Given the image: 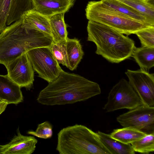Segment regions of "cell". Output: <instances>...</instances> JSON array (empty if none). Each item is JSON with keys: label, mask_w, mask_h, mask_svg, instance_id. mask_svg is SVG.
<instances>
[{"label": "cell", "mask_w": 154, "mask_h": 154, "mask_svg": "<svg viewBox=\"0 0 154 154\" xmlns=\"http://www.w3.org/2000/svg\"><path fill=\"white\" fill-rule=\"evenodd\" d=\"M7 75L21 88L29 90L34 81V70L26 53L8 63L5 66Z\"/></svg>", "instance_id": "cell-10"}, {"label": "cell", "mask_w": 154, "mask_h": 154, "mask_svg": "<svg viewBox=\"0 0 154 154\" xmlns=\"http://www.w3.org/2000/svg\"><path fill=\"white\" fill-rule=\"evenodd\" d=\"M38 76L48 83L54 80L63 70L54 58L50 47H38L26 52Z\"/></svg>", "instance_id": "cell-6"}, {"label": "cell", "mask_w": 154, "mask_h": 154, "mask_svg": "<svg viewBox=\"0 0 154 154\" xmlns=\"http://www.w3.org/2000/svg\"><path fill=\"white\" fill-rule=\"evenodd\" d=\"M64 14H57L50 18L51 31L53 41L54 42H66L68 38L64 20Z\"/></svg>", "instance_id": "cell-19"}, {"label": "cell", "mask_w": 154, "mask_h": 154, "mask_svg": "<svg viewBox=\"0 0 154 154\" xmlns=\"http://www.w3.org/2000/svg\"><path fill=\"white\" fill-rule=\"evenodd\" d=\"M66 42H54L53 41L50 47L58 63L68 68L69 63L66 50Z\"/></svg>", "instance_id": "cell-24"}, {"label": "cell", "mask_w": 154, "mask_h": 154, "mask_svg": "<svg viewBox=\"0 0 154 154\" xmlns=\"http://www.w3.org/2000/svg\"><path fill=\"white\" fill-rule=\"evenodd\" d=\"M143 104L137 94L124 79H120L110 90L103 109L106 112L119 109L131 110Z\"/></svg>", "instance_id": "cell-7"}, {"label": "cell", "mask_w": 154, "mask_h": 154, "mask_svg": "<svg viewBox=\"0 0 154 154\" xmlns=\"http://www.w3.org/2000/svg\"><path fill=\"white\" fill-rule=\"evenodd\" d=\"M53 39L43 33L23 26L21 18L0 34V64L5 66L23 54L34 48L50 47Z\"/></svg>", "instance_id": "cell-2"}, {"label": "cell", "mask_w": 154, "mask_h": 154, "mask_svg": "<svg viewBox=\"0 0 154 154\" xmlns=\"http://www.w3.org/2000/svg\"><path fill=\"white\" fill-rule=\"evenodd\" d=\"M85 10L86 18L89 20L104 24L127 36L152 26L114 10L101 0L89 2Z\"/></svg>", "instance_id": "cell-5"}, {"label": "cell", "mask_w": 154, "mask_h": 154, "mask_svg": "<svg viewBox=\"0 0 154 154\" xmlns=\"http://www.w3.org/2000/svg\"><path fill=\"white\" fill-rule=\"evenodd\" d=\"M56 149L60 154H111L97 133L77 124L59 131Z\"/></svg>", "instance_id": "cell-4"}, {"label": "cell", "mask_w": 154, "mask_h": 154, "mask_svg": "<svg viewBox=\"0 0 154 154\" xmlns=\"http://www.w3.org/2000/svg\"><path fill=\"white\" fill-rule=\"evenodd\" d=\"M147 134L135 128L126 127L114 129L110 134L113 138L125 144H131L146 136Z\"/></svg>", "instance_id": "cell-21"}, {"label": "cell", "mask_w": 154, "mask_h": 154, "mask_svg": "<svg viewBox=\"0 0 154 154\" xmlns=\"http://www.w3.org/2000/svg\"><path fill=\"white\" fill-rule=\"evenodd\" d=\"M135 152L149 153L154 151V132L147 134L141 138L131 143Z\"/></svg>", "instance_id": "cell-23"}, {"label": "cell", "mask_w": 154, "mask_h": 154, "mask_svg": "<svg viewBox=\"0 0 154 154\" xmlns=\"http://www.w3.org/2000/svg\"><path fill=\"white\" fill-rule=\"evenodd\" d=\"M69 63L68 68L73 71L76 69L84 54L82 46L78 39L68 38L66 42Z\"/></svg>", "instance_id": "cell-17"}, {"label": "cell", "mask_w": 154, "mask_h": 154, "mask_svg": "<svg viewBox=\"0 0 154 154\" xmlns=\"http://www.w3.org/2000/svg\"><path fill=\"white\" fill-rule=\"evenodd\" d=\"M125 74L128 82L142 101L143 104L154 106V74L140 69H128Z\"/></svg>", "instance_id": "cell-9"}, {"label": "cell", "mask_w": 154, "mask_h": 154, "mask_svg": "<svg viewBox=\"0 0 154 154\" xmlns=\"http://www.w3.org/2000/svg\"><path fill=\"white\" fill-rule=\"evenodd\" d=\"M114 10L147 25L154 26V20L118 0H101Z\"/></svg>", "instance_id": "cell-15"}, {"label": "cell", "mask_w": 154, "mask_h": 154, "mask_svg": "<svg viewBox=\"0 0 154 154\" xmlns=\"http://www.w3.org/2000/svg\"><path fill=\"white\" fill-rule=\"evenodd\" d=\"M131 56L140 69L148 71L154 66V48L135 47Z\"/></svg>", "instance_id": "cell-18"}, {"label": "cell", "mask_w": 154, "mask_h": 154, "mask_svg": "<svg viewBox=\"0 0 154 154\" xmlns=\"http://www.w3.org/2000/svg\"><path fill=\"white\" fill-rule=\"evenodd\" d=\"M87 41L96 46V53L108 61L119 63L131 56L135 48L134 41L108 26L89 20Z\"/></svg>", "instance_id": "cell-3"}, {"label": "cell", "mask_w": 154, "mask_h": 154, "mask_svg": "<svg viewBox=\"0 0 154 154\" xmlns=\"http://www.w3.org/2000/svg\"><path fill=\"white\" fill-rule=\"evenodd\" d=\"M31 0L35 10L50 18L56 14L67 12L74 3V0Z\"/></svg>", "instance_id": "cell-12"}, {"label": "cell", "mask_w": 154, "mask_h": 154, "mask_svg": "<svg viewBox=\"0 0 154 154\" xmlns=\"http://www.w3.org/2000/svg\"><path fill=\"white\" fill-rule=\"evenodd\" d=\"M154 20V6L144 0H118Z\"/></svg>", "instance_id": "cell-22"}, {"label": "cell", "mask_w": 154, "mask_h": 154, "mask_svg": "<svg viewBox=\"0 0 154 154\" xmlns=\"http://www.w3.org/2000/svg\"><path fill=\"white\" fill-rule=\"evenodd\" d=\"M33 8L31 0H11L6 24L20 20L25 12Z\"/></svg>", "instance_id": "cell-20"}, {"label": "cell", "mask_w": 154, "mask_h": 154, "mask_svg": "<svg viewBox=\"0 0 154 154\" xmlns=\"http://www.w3.org/2000/svg\"><path fill=\"white\" fill-rule=\"evenodd\" d=\"M142 46L154 48V26L148 27L136 32Z\"/></svg>", "instance_id": "cell-25"}, {"label": "cell", "mask_w": 154, "mask_h": 154, "mask_svg": "<svg viewBox=\"0 0 154 154\" xmlns=\"http://www.w3.org/2000/svg\"><path fill=\"white\" fill-rule=\"evenodd\" d=\"M8 104L6 102L0 101V115L5 111Z\"/></svg>", "instance_id": "cell-28"}, {"label": "cell", "mask_w": 154, "mask_h": 154, "mask_svg": "<svg viewBox=\"0 0 154 154\" xmlns=\"http://www.w3.org/2000/svg\"><path fill=\"white\" fill-rule=\"evenodd\" d=\"M117 121L123 128L129 127L147 134L154 132V106L142 104L121 114Z\"/></svg>", "instance_id": "cell-8"}, {"label": "cell", "mask_w": 154, "mask_h": 154, "mask_svg": "<svg viewBox=\"0 0 154 154\" xmlns=\"http://www.w3.org/2000/svg\"><path fill=\"white\" fill-rule=\"evenodd\" d=\"M20 88L7 75H0V101L16 105L22 102L23 97Z\"/></svg>", "instance_id": "cell-14"}, {"label": "cell", "mask_w": 154, "mask_h": 154, "mask_svg": "<svg viewBox=\"0 0 154 154\" xmlns=\"http://www.w3.org/2000/svg\"><path fill=\"white\" fill-rule=\"evenodd\" d=\"M100 140L111 154H134L130 144H125L112 138L109 134L98 131Z\"/></svg>", "instance_id": "cell-16"}, {"label": "cell", "mask_w": 154, "mask_h": 154, "mask_svg": "<svg viewBox=\"0 0 154 154\" xmlns=\"http://www.w3.org/2000/svg\"><path fill=\"white\" fill-rule=\"evenodd\" d=\"M11 0H0V33L7 27L6 20Z\"/></svg>", "instance_id": "cell-27"}, {"label": "cell", "mask_w": 154, "mask_h": 154, "mask_svg": "<svg viewBox=\"0 0 154 154\" xmlns=\"http://www.w3.org/2000/svg\"><path fill=\"white\" fill-rule=\"evenodd\" d=\"M53 126L48 121H46L39 124L35 131H30L27 134L38 138L47 139L51 138L53 135Z\"/></svg>", "instance_id": "cell-26"}, {"label": "cell", "mask_w": 154, "mask_h": 154, "mask_svg": "<svg viewBox=\"0 0 154 154\" xmlns=\"http://www.w3.org/2000/svg\"><path fill=\"white\" fill-rule=\"evenodd\" d=\"M21 19L22 25L24 27L38 31L53 39L50 18L33 8L25 12Z\"/></svg>", "instance_id": "cell-13"}, {"label": "cell", "mask_w": 154, "mask_h": 154, "mask_svg": "<svg viewBox=\"0 0 154 154\" xmlns=\"http://www.w3.org/2000/svg\"><path fill=\"white\" fill-rule=\"evenodd\" d=\"M8 143L0 145V154H31L35 151L37 139L34 136H24L21 134L19 128Z\"/></svg>", "instance_id": "cell-11"}, {"label": "cell", "mask_w": 154, "mask_h": 154, "mask_svg": "<svg viewBox=\"0 0 154 154\" xmlns=\"http://www.w3.org/2000/svg\"><path fill=\"white\" fill-rule=\"evenodd\" d=\"M101 93L97 83L62 70L57 79L40 92L37 101L45 106L64 105L84 101Z\"/></svg>", "instance_id": "cell-1"}, {"label": "cell", "mask_w": 154, "mask_h": 154, "mask_svg": "<svg viewBox=\"0 0 154 154\" xmlns=\"http://www.w3.org/2000/svg\"><path fill=\"white\" fill-rule=\"evenodd\" d=\"M145 0V1H147L149 2L151 0Z\"/></svg>", "instance_id": "cell-29"}]
</instances>
